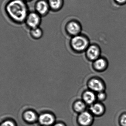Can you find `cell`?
<instances>
[{
	"label": "cell",
	"instance_id": "19",
	"mask_svg": "<svg viewBox=\"0 0 126 126\" xmlns=\"http://www.w3.org/2000/svg\"><path fill=\"white\" fill-rule=\"evenodd\" d=\"M1 126H15V125L11 121H6L3 123Z\"/></svg>",
	"mask_w": 126,
	"mask_h": 126
},
{
	"label": "cell",
	"instance_id": "1",
	"mask_svg": "<svg viewBox=\"0 0 126 126\" xmlns=\"http://www.w3.org/2000/svg\"><path fill=\"white\" fill-rule=\"evenodd\" d=\"M7 13L16 22H23L28 16L27 6L22 0H12L6 7Z\"/></svg>",
	"mask_w": 126,
	"mask_h": 126
},
{
	"label": "cell",
	"instance_id": "8",
	"mask_svg": "<svg viewBox=\"0 0 126 126\" xmlns=\"http://www.w3.org/2000/svg\"><path fill=\"white\" fill-rule=\"evenodd\" d=\"M99 50L97 46H91L87 51V55L90 59L94 60L96 59L99 54Z\"/></svg>",
	"mask_w": 126,
	"mask_h": 126
},
{
	"label": "cell",
	"instance_id": "17",
	"mask_svg": "<svg viewBox=\"0 0 126 126\" xmlns=\"http://www.w3.org/2000/svg\"><path fill=\"white\" fill-rule=\"evenodd\" d=\"M120 122L122 126H126V114L122 116L120 119Z\"/></svg>",
	"mask_w": 126,
	"mask_h": 126
},
{
	"label": "cell",
	"instance_id": "16",
	"mask_svg": "<svg viewBox=\"0 0 126 126\" xmlns=\"http://www.w3.org/2000/svg\"><path fill=\"white\" fill-rule=\"evenodd\" d=\"M85 105L82 102L79 101L76 102L74 105V108L77 112H81L84 109Z\"/></svg>",
	"mask_w": 126,
	"mask_h": 126
},
{
	"label": "cell",
	"instance_id": "13",
	"mask_svg": "<svg viewBox=\"0 0 126 126\" xmlns=\"http://www.w3.org/2000/svg\"><path fill=\"white\" fill-rule=\"evenodd\" d=\"M106 65L105 61L102 59H98L94 63V67L98 70H101L104 69Z\"/></svg>",
	"mask_w": 126,
	"mask_h": 126
},
{
	"label": "cell",
	"instance_id": "21",
	"mask_svg": "<svg viewBox=\"0 0 126 126\" xmlns=\"http://www.w3.org/2000/svg\"><path fill=\"white\" fill-rule=\"evenodd\" d=\"M54 126H63V125L62 124H57L55 125Z\"/></svg>",
	"mask_w": 126,
	"mask_h": 126
},
{
	"label": "cell",
	"instance_id": "14",
	"mask_svg": "<svg viewBox=\"0 0 126 126\" xmlns=\"http://www.w3.org/2000/svg\"><path fill=\"white\" fill-rule=\"evenodd\" d=\"M24 117L26 121L32 122L35 121L36 119V115L32 111H28L25 113Z\"/></svg>",
	"mask_w": 126,
	"mask_h": 126
},
{
	"label": "cell",
	"instance_id": "15",
	"mask_svg": "<svg viewBox=\"0 0 126 126\" xmlns=\"http://www.w3.org/2000/svg\"><path fill=\"white\" fill-rule=\"evenodd\" d=\"M31 33L32 36L36 39L40 38L42 35V30L38 27L32 29Z\"/></svg>",
	"mask_w": 126,
	"mask_h": 126
},
{
	"label": "cell",
	"instance_id": "12",
	"mask_svg": "<svg viewBox=\"0 0 126 126\" xmlns=\"http://www.w3.org/2000/svg\"><path fill=\"white\" fill-rule=\"evenodd\" d=\"M63 3V0H49L48 3L51 9L57 10L62 7Z\"/></svg>",
	"mask_w": 126,
	"mask_h": 126
},
{
	"label": "cell",
	"instance_id": "7",
	"mask_svg": "<svg viewBox=\"0 0 126 126\" xmlns=\"http://www.w3.org/2000/svg\"><path fill=\"white\" fill-rule=\"evenodd\" d=\"M89 87L94 91L101 92L104 90V85L100 80L96 79H93L88 83Z\"/></svg>",
	"mask_w": 126,
	"mask_h": 126
},
{
	"label": "cell",
	"instance_id": "18",
	"mask_svg": "<svg viewBox=\"0 0 126 126\" xmlns=\"http://www.w3.org/2000/svg\"><path fill=\"white\" fill-rule=\"evenodd\" d=\"M98 98L100 101L104 100L105 98V94L104 93L102 92H99L97 95Z\"/></svg>",
	"mask_w": 126,
	"mask_h": 126
},
{
	"label": "cell",
	"instance_id": "5",
	"mask_svg": "<svg viewBox=\"0 0 126 126\" xmlns=\"http://www.w3.org/2000/svg\"><path fill=\"white\" fill-rule=\"evenodd\" d=\"M49 8L48 3L44 0H40L36 4V10L37 13L40 15L46 14L49 11Z\"/></svg>",
	"mask_w": 126,
	"mask_h": 126
},
{
	"label": "cell",
	"instance_id": "6",
	"mask_svg": "<svg viewBox=\"0 0 126 126\" xmlns=\"http://www.w3.org/2000/svg\"><path fill=\"white\" fill-rule=\"evenodd\" d=\"M93 119L91 115L87 112L82 113L79 115V121L80 124L84 126H88L90 124Z\"/></svg>",
	"mask_w": 126,
	"mask_h": 126
},
{
	"label": "cell",
	"instance_id": "11",
	"mask_svg": "<svg viewBox=\"0 0 126 126\" xmlns=\"http://www.w3.org/2000/svg\"><path fill=\"white\" fill-rule=\"evenodd\" d=\"M103 106L99 103H96L92 105L90 107V110L95 115H99L104 111Z\"/></svg>",
	"mask_w": 126,
	"mask_h": 126
},
{
	"label": "cell",
	"instance_id": "2",
	"mask_svg": "<svg viewBox=\"0 0 126 126\" xmlns=\"http://www.w3.org/2000/svg\"><path fill=\"white\" fill-rule=\"evenodd\" d=\"M88 44V41L85 37L78 35L74 36L71 40V46L73 48L79 51L85 49Z\"/></svg>",
	"mask_w": 126,
	"mask_h": 126
},
{
	"label": "cell",
	"instance_id": "10",
	"mask_svg": "<svg viewBox=\"0 0 126 126\" xmlns=\"http://www.w3.org/2000/svg\"><path fill=\"white\" fill-rule=\"evenodd\" d=\"M83 99L85 102L88 104H92L95 99V96L93 92L87 91L83 95Z\"/></svg>",
	"mask_w": 126,
	"mask_h": 126
},
{
	"label": "cell",
	"instance_id": "4",
	"mask_svg": "<svg viewBox=\"0 0 126 126\" xmlns=\"http://www.w3.org/2000/svg\"><path fill=\"white\" fill-rule=\"evenodd\" d=\"M66 29L68 33L73 36L78 35L81 31V28L80 25L75 21H71L68 23Z\"/></svg>",
	"mask_w": 126,
	"mask_h": 126
},
{
	"label": "cell",
	"instance_id": "9",
	"mask_svg": "<svg viewBox=\"0 0 126 126\" xmlns=\"http://www.w3.org/2000/svg\"><path fill=\"white\" fill-rule=\"evenodd\" d=\"M39 120L42 124L48 125L53 124L54 121V119L53 116L51 114L45 113L40 116Z\"/></svg>",
	"mask_w": 126,
	"mask_h": 126
},
{
	"label": "cell",
	"instance_id": "3",
	"mask_svg": "<svg viewBox=\"0 0 126 126\" xmlns=\"http://www.w3.org/2000/svg\"><path fill=\"white\" fill-rule=\"evenodd\" d=\"M27 25L32 29L37 28L40 22V18L38 13H31L26 18Z\"/></svg>",
	"mask_w": 126,
	"mask_h": 126
},
{
	"label": "cell",
	"instance_id": "20",
	"mask_svg": "<svg viewBox=\"0 0 126 126\" xmlns=\"http://www.w3.org/2000/svg\"><path fill=\"white\" fill-rule=\"evenodd\" d=\"M116 2L119 3H123L126 2V0H115Z\"/></svg>",
	"mask_w": 126,
	"mask_h": 126
}]
</instances>
